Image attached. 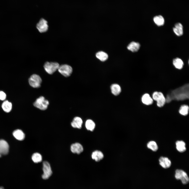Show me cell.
I'll list each match as a JSON object with an SVG mask.
<instances>
[{"instance_id": "6da1fadb", "label": "cell", "mask_w": 189, "mask_h": 189, "mask_svg": "<svg viewBox=\"0 0 189 189\" xmlns=\"http://www.w3.org/2000/svg\"><path fill=\"white\" fill-rule=\"evenodd\" d=\"M188 85H186L172 91L171 97L167 98L166 101L170 102L172 99L183 100L188 98Z\"/></svg>"}, {"instance_id": "7a4b0ae2", "label": "cell", "mask_w": 189, "mask_h": 189, "mask_svg": "<svg viewBox=\"0 0 189 189\" xmlns=\"http://www.w3.org/2000/svg\"><path fill=\"white\" fill-rule=\"evenodd\" d=\"M153 99L156 102L157 106L160 107L164 106L166 102V99L163 94L160 92H154L152 94Z\"/></svg>"}, {"instance_id": "3957f363", "label": "cell", "mask_w": 189, "mask_h": 189, "mask_svg": "<svg viewBox=\"0 0 189 189\" xmlns=\"http://www.w3.org/2000/svg\"><path fill=\"white\" fill-rule=\"evenodd\" d=\"M49 104V101L43 96L37 99L34 103V106L36 108L42 110H46Z\"/></svg>"}, {"instance_id": "277c9868", "label": "cell", "mask_w": 189, "mask_h": 189, "mask_svg": "<svg viewBox=\"0 0 189 189\" xmlns=\"http://www.w3.org/2000/svg\"><path fill=\"white\" fill-rule=\"evenodd\" d=\"M175 177L177 180H180L183 184H186L189 182V178L187 173L183 170L177 169L176 170Z\"/></svg>"}, {"instance_id": "5b68a950", "label": "cell", "mask_w": 189, "mask_h": 189, "mask_svg": "<svg viewBox=\"0 0 189 189\" xmlns=\"http://www.w3.org/2000/svg\"><path fill=\"white\" fill-rule=\"evenodd\" d=\"M60 66L59 64L56 62H46L44 65L46 71L49 74H52L58 70Z\"/></svg>"}, {"instance_id": "8992f818", "label": "cell", "mask_w": 189, "mask_h": 189, "mask_svg": "<svg viewBox=\"0 0 189 189\" xmlns=\"http://www.w3.org/2000/svg\"><path fill=\"white\" fill-rule=\"evenodd\" d=\"M43 173L42 178L44 180H47L51 176L52 174L50 165L46 161H43Z\"/></svg>"}, {"instance_id": "52a82bcc", "label": "cell", "mask_w": 189, "mask_h": 189, "mask_svg": "<svg viewBox=\"0 0 189 189\" xmlns=\"http://www.w3.org/2000/svg\"><path fill=\"white\" fill-rule=\"evenodd\" d=\"M42 80L40 77L36 74L31 75L29 79V82L31 86L34 88H38L41 86Z\"/></svg>"}, {"instance_id": "ba28073f", "label": "cell", "mask_w": 189, "mask_h": 189, "mask_svg": "<svg viewBox=\"0 0 189 189\" xmlns=\"http://www.w3.org/2000/svg\"><path fill=\"white\" fill-rule=\"evenodd\" d=\"M58 70L62 75L67 77L69 76L71 74L72 72V68L69 65L65 64L60 65Z\"/></svg>"}, {"instance_id": "9c48e42d", "label": "cell", "mask_w": 189, "mask_h": 189, "mask_svg": "<svg viewBox=\"0 0 189 189\" xmlns=\"http://www.w3.org/2000/svg\"><path fill=\"white\" fill-rule=\"evenodd\" d=\"M36 28L40 33L46 32L48 29L47 21L44 18H41L37 23Z\"/></svg>"}, {"instance_id": "30bf717a", "label": "cell", "mask_w": 189, "mask_h": 189, "mask_svg": "<svg viewBox=\"0 0 189 189\" xmlns=\"http://www.w3.org/2000/svg\"><path fill=\"white\" fill-rule=\"evenodd\" d=\"M9 148V145L6 141L2 139L0 140V157L8 153Z\"/></svg>"}, {"instance_id": "8fae6325", "label": "cell", "mask_w": 189, "mask_h": 189, "mask_svg": "<svg viewBox=\"0 0 189 189\" xmlns=\"http://www.w3.org/2000/svg\"><path fill=\"white\" fill-rule=\"evenodd\" d=\"M71 151L73 153L79 154L83 151V148L82 145L78 143L72 144L70 146Z\"/></svg>"}, {"instance_id": "7c38bea8", "label": "cell", "mask_w": 189, "mask_h": 189, "mask_svg": "<svg viewBox=\"0 0 189 189\" xmlns=\"http://www.w3.org/2000/svg\"><path fill=\"white\" fill-rule=\"evenodd\" d=\"M160 165L163 168L167 169L169 168L171 165L170 160L167 158L161 156L159 159Z\"/></svg>"}, {"instance_id": "4fadbf2b", "label": "cell", "mask_w": 189, "mask_h": 189, "mask_svg": "<svg viewBox=\"0 0 189 189\" xmlns=\"http://www.w3.org/2000/svg\"><path fill=\"white\" fill-rule=\"evenodd\" d=\"M83 121L81 118L76 117L74 118L71 123V126L74 128L80 129L82 127Z\"/></svg>"}, {"instance_id": "5bb4252c", "label": "cell", "mask_w": 189, "mask_h": 189, "mask_svg": "<svg viewBox=\"0 0 189 189\" xmlns=\"http://www.w3.org/2000/svg\"><path fill=\"white\" fill-rule=\"evenodd\" d=\"M141 100L143 104L147 105L151 104L153 102V98L147 93H145L143 95L141 98Z\"/></svg>"}, {"instance_id": "9a60e30c", "label": "cell", "mask_w": 189, "mask_h": 189, "mask_svg": "<svg viewBox=\"0 0 189 189\" xmlns=\"http://www.w3.org/2000/svg\"><path fill=\"white\" fill-rule=\"evenodd\" d=\"M173 30L175 34L177 36L182 35L183 33V27L180 23H177L175 25L173 28Z\"/></svg>"}, {"instance_id": "2e32d148", "label": "cell", "mask_w": 189, "mask_h": 189, "mask_svg": "<svg viewBox=\"0 0 189 189\" xmlns=\"http://www.w3.org/2000/svg\"><path fill=\"white\" fill-rule=\"evenodd\" d=\"M140 44L138 42L133 41L130 43L128 46L127 48L132 52L137 51L140 47Z\"/></svg>"}, {"instance_id": "e0dca14e", "label": "cell", "mask_w": 189, "mask_h": 189, "mask_svg": "<svg viewBox=\"0 0 189 189\" xmlns=\"http://www.w3.org/2000/svg\"><path fill=\"white\" fill-rule=\"evenodd\" d=\"M103 153L98 150H96L92 153L91 157L92 158L96 161H98L102 160L103 158Z\"/></svg>"}, {"instance_id": "ac0fdd59", "label": "cell", "mask_w": 189, "mask_h": 189, "mask_svg": "<svg viewBox=\"0 0 189 189\" xmlns=\"http://www.w3.org/2000/svg\"><path fill=\"white\" fill-rule=\"evenodd\" d=\"M176 148L179 152L182 153L186 149L185 143L183 141H177L176 143Z\"/></svg>"}, {"instance_id": "d6986e66", "label": "cell", "mask_w": 189, "mask_h": 189, "mask_svg": "<svg viewBox=\"0 0 189 189\" xmlns=\"http://www.w3.org/2000/svg\"><path fill=\"white\" fill-rule=\"evenodd\" d=\"M13 135L16 139L19 140H23L25 137L24 133L19 129H17L14 131L13 133Z\"/></svg>"}, {"instance_id": "ffe728a7", "label": "cell", "mask_w": 189, "mask_h": 189, "mask_svg": "<svg viewBox=\"0 0 189 189\" xmlns=\"http://www.w3.org/2000/svg\"><path fill=\"white\" fill-rule=\"evenodd\" d=\"M112 93L115 96L119 95L121 92V88L120 86L117 84H112L111 86Z\"/></svg>"}, {"instance_id": "44dd1931", "label": "cell", "mask_w": 189, "mask_h": 189, "mask_svg": "<svg viewBox=\"0 0 189 189\" xmlns=\"http://www.w3.org/2000/svg\"><path fill=\"white\" fill-rule=\"evenodd\" d=\"M173 64L175 68L178 69H181L184 65L182 60L178 58H176L173 60Z\"/></svg>"}, {"instance_id": "7402d4cb", "label": "cell", "mask_w": 189, "mask_h": 189, "mask_svg": "<svg viewBox=\"0 0 189 189\" xmlns=\"http://www.w3.org/2000/svg\"><path fill=\"white\" fill-rule=\"evenodd\" d=\"M153 20L155 24L159 26L164 25V19L161 15L156 16L153 18Z\"/></svg>"}, {"instance_id": "603a6c76", "label": "cell", "mask_w": 189, "mask_h": 189, "mask_svg": "<svg viewBox=\"0 0 189 189\" xmlns=\"http://www.w3.org/2000/svg\"><path fill=\"white\" fill-rule=\"evenodd\" d=\"M2 107L4 111L8 113L11 111L12 109V105L11 102L8 101H6L3 102Z\"/></svg>"}, {"instance_id": "cb8c5ba5", "label": "cell", "mask_w": 189, "mask_h": 189, "mask_svg": "<svg viewBox=\"0 0 189 189\" xmlns=\"http://www.w3.org/2000/svg\"><path fill=\"white\" fill-rule=\"evenodd\" d=\"M85 126L87 130L92 131L95 128V124L92 120L89 119L87 120L86 122Z\"/></svg>"}, {"instance_id": "d4e9b609", "label": "cell", "mask_w": 189, "mask_h": 189, "mask_svg": "<svg viewBox=\"0 0 189 189\" xmlns=\"http://www.w3.org/2000/svg\"><path fill=\"white\" fill-rule=\"evenodd\" d=\"M33 161L35 163L41 162L42 160V155L39 153H34L32 156Z\"/></svg>"}, {"instance_id": "484cf974", "label": "cell", "mask_w": 189, "mask_h": 189, "mask_svg": "<svg viewBox=\"0 0 189 189\" xmlns=\"http://www.w3.org/2000/svg\"><path fill=\"white\" fill-rule=\"evenodd\" d=\"M96 57L101 61H104L108 58V55L106 53L102 51L97 52L96 54Z\"/></svg>"}, {"instance_id": "4316f807", "label": "cell", "mask_w": 189, "mask_h": 189, "mask_svg": "<svg viewBox=\"0 0 189 189\" xmlns=\"http://www.w3.org/2000/svg\"><path fill=\"white\" fill-rule=\"evenodd\" d=\"M189 110V107L186 105H182L179 110V113L181 115L185 116L187 115Z\"/></svg>"}, {"instance_id": "83f0119b", "label": "cell", "mask_w": 189, "mask_h": 189, "mask_svg": "<svg viewBox=\"0 0 189 189\" xmlns=\"http://www.w3.org/2000/svg\"><path fill=\"white\" fill-rule=\"evenodd\" d=\"M147 146L148 148L154 151H156L158 149L156 143L153 141L149 142L147 144Z\"/></svg>"}, {"instance_id": "f1b7e54d", "label": "cell", "mask_w": 189, "mask_h": 189, "mask_svg": "<svg viewBox=\"0 0 189 189\" xmlns=\"http://www.w3.org/2000/svg\"><path fill=\"white\" fill-rule=\"evenodd\" d=\"M6 97V93L3 91H0V100L3 101L4 100Z\"/></svg>"}, {"instance_id": "f546056e", "label": "cell", "mask_w": 189, "mask_h": 189, "mask_svg": "<svg viewBox=\"0 0 189 189\" xmlns=\"http://www.w3.org/2000/svg\"><path fill=\"white\" fill-rule=\"evenodd\" d=\"M0 189H5L3 187L0 186Z\"/></svg>"}]
</instances>
